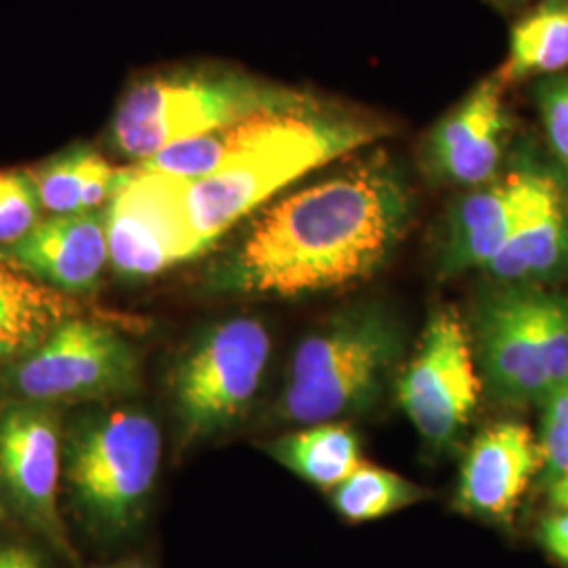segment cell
I'll return each instance as SVG.
<instances>
[{
    "mask_svg": "<svg viewBox=\"0 0 568 568\" xmlns=\"http://www.w3.org/2000/svg\"><path fill=\"white\" fill-rule=\"evenodd\" d=\"M528 0H490L493 7L501 9V11H511V9H518L523 4H527Z\"/></svg>",
    "mask_w": 568,
    "mask_h": 568,
    "instance_id": "83f0119b",
    "label": "cell"
},
{
    "mask_svg": "<svg viewBox=\"0 0 568 568\" xmlns=\"http://www.w3.org/2000/svg\"><path fill=\"white\" fill-rule=\"evenodd\" d=\"M81 312L82 305L68 293L0 257V371L18 363Z\"/></svg>",
    "mask_w": 568,
    "mask_h": 568,
    "instance_id": "2e32d148",
    "label": "cell"
},
{
    "mask_svg": "<svg viewBox=\"0 0 568 568\" xmlns=\"http://www.w3.org/2000/svg\"><path fill=\"white\" fill-rule=\"evenodd\" d=\"M541 453H544V483L568 474V377L544 398Z\"/></svg>",
    "mask_w": 568,
    "mask_h": 568,
    "instance_id": "603a6c76",
    "label": "cell"
},
{
    "mask_svg": "<svg viewBox=\"0 0 568 568\" xmlns=\"http://www.w3.org/2000/svg\"><path fill=\"white\" fill-rule=\"evenodd\" d=\"M163 434L133 406L81 415L63 438V483L98 537L119 539L142 523L156 487Z\"/></svg>",
    "mask_w": 568,
    "mask_h": 568,
    "instance_id": "5b68a950",
    "label": "cell"
},
{
    "mask_svg": "<svg viewBox=\"0 0 568 568\" xmlns=\"http://www.w3.org/2000/svg\"><path fill=\"white\" fill-rule=\"evenodd\" d=\"M0 568H49L37 548L13 541H0Z\"/></svg>",
    "mask_w": 568,
    "mask_h": 568,
    "instance_id": "484cf974",
    "label": "cell"
},
{
    "mask_svg": "<svg viewBox=\"0 0 568 568\" xmlns=\"http://www.w3.org/2000/svg\"><path fill=\"white\" fill-rule=\"evenodd\" d=\"M413 192L375 150L284 196L251 222L209 274L217 293L295 300L371 278L403 241Z\"/></svg>",
    "mask_w": 568,
    "mask_h": 568,
    "instance_id": "6da1fadb",
    "label": "cell"
},
{
    "mask_svg": "<svg viewBox=\"0 0 568 568\" xmlns=\"http://www.w3.org/2000/svg\"><path fill=\"white\" fill-rule=\"evenodd\" d=\"M265 448L305 483L331 490L365 466L358 434L339 422L302 426Z\"/></svg>",
    "mask_w": 568,
    "mask_h": 568,
    "instance_id": "d6986e66",
    "label": "cell"
},
{
    "mask_svg": "<svg viewBox=\"0 0 568 568\" xmlns=\"http://www.w3.org/2000/svg\"><path fill=\"white\" fill-rule=\"evenodd\" d=\"M480 392L467 323L453 305H438L396 377L398 405L432 447L450 448L464 436Z\"/></svg>",
    "mask_w": 568,
    "mask_h": 568,
    "instance_id": "9c48e42d",
    "label": "cell"
},
{
    "mask_svg": "<svg viewBox=\"0 0 568 568\" xmlns=\"http://www.w3.org/2000/svg\"><path fill=\"white\" fill-rule=\"evenodd\" d=\"M506 84L499 72L488 77L436 122L422 156L429 180L476 187L499 175L509 126Z\"/></svg>",
    "mask_w": 568,
    "mask_h": 568,
    "instance_id": "4fadbf2b",
    "label": "cell"
},
{
    "mask_svg": "<svg viewBox=\"0 0 568 568\" xmlns=\"http://www.w3.org/2000/svg\"><path fill=\"white\" fill-rule=\"evenodd\" d=\"M103 568H121V565H116V567H103Z\"/></svg>",
    "mask_w": 568,
    "mask_h": 568,
    "instance_id": "f546056e",
    "label": "cell"
},
{
    "mask_svg": "<svg viewBox=\"0 0 568 568\" xmlns=\"http://www.w3.org/2000/svg\"><path fill=\"white\" fill-rule=\"evenodd\" d=\"M426 497V488L406 480L400 474L366 464L331 493L333 508L349 523L382 520Z\"/></svg>",
    "mask_w": 568,
    "mask_h": 568,
    "instance_id": "44dd1931",
    "label": "cell"
},
{
    "mask_svg": "<svg viewBox=\"0 0 568 568\" xmlns=\"http://www.w3.org/2000/svg\"><path fill=\"white\" fill-rule=\"evenodd\" d=\"M539 541L556 562L568 568V509H556L541 523Z\"/></svg>",
    "mask_w": 568,
    "mask_h": 568,
    "instance_id": "d4e9b609",
    "label": "cell"
},
{
    "mask_svg": "<svg viewBox=\"0 0 568 568\" xmlns=\"http://www.w3.org/2000/svg\"><path fill=\"white\" fill-rule=\"evenodd\" d=\"M121 568H152L150 565H145L143 560H126L122 562Z\"/></svg>",
    "mask_w": 568,
    "mask_h": 568,
    "instance_id": "f1b7e54d",
    "label": "cell"
},
{
    "mask_svg": "<svg viewBox=\"0 0 568 568\" xmlns=\"http://www.w3.org/2000/svg\"><path fill=\"white\" fill-rule=\"evenodd\" d=\"M493 284L544 286L568 276L567 192L532 215L483 270Z\"/></svg>",
    "mask_w": 568,
    "mask_h": 568,
    "instance_id": "e0dca14e",
    "label": "cell"
},
{
    "mask_svg": "<svg viewBox=\"0 0 568 568\" xmlns=\"http://www.w3.org/2000/svg\"><path fill=\"white\" fill-rule=\"evenodd\" d=\"M0 520H2V509H0Z\"/></svg>",
    "mask_w": 568,
    "mask_h": 568,
    "instance_id": "4dcf8cb0",
    "label": "cell"
},
{
    "mask_svg": "<svg viewBox=\"0 0 568 568\" xmlns=\"http://www.w3.org/2000/svg\"><path fill=\"white\" fill-rule=\"evenodd\" d=\"M63 438L55 406L11 400L0 410V493L70 562H79L60 509Z\"/></svg>",
    "mask_w": 568,
    "mask_h": 568,
    "instance_id": "8fae6325",
    "label": "cell"
},
{
    "mask_svg": "<svg viewBox=\"0 0 568 568\" xmlns=\"http://www.w3.org/2000/svg\"><path fill=\"white\" fill-rule=\"evenodd\" d=\"M467 331L483 387L501 405L544 403L568 377V295L493 284L478 295Z\"/></svg>",
    "mask_w": 568,
    "mask_h": 568,
    "instance_id": "8992f818",
    "label": "cell"
},
{
    "mask_svg": "<svg viewBox=\"0 0 568 568\" xmlns=\"http://www.w3.org/2000/svg\"><path fill=\"white\" fill-rule=\"evenodd\" d=\"M541 469V445L525 424L499 422L485 427L462 464L457 508L485 520L508 523Z\"/></svg>",
    "mask_w": 568,
    "mask_h": 568,
    "instance_id": "5bb4252c",
    "label": "cell"
},
{
    "mask_svg": "<svg viewBox=\"0 0 568 568\" xmlns=\"http://www.w3.org/2000/svg\"><path fill=\"white\" fill-rule=\"evenodd\" d=\"M405 352L386 305H352L295 347L274 417L288 426L337 422L375 405Z\"/></svg>",
    "mask_w": 568,
    "mask_h": 568,
    "instance_id": "3957f363",
    "label": "cell"
},
{
    "mask_svg": "<svg viewBox=\"0 0 568 568\" xmlns=\"http://www.w3.org/2000/svg\"><path fill=\"white\" fill-rule=\"evenodd\" d=\"M103 213L110 264L122 281L156 278L204 253L183 213L182 178L143 164L124 169Z\"/></svg>",
    "mask_w": 568,
    "mask_h": 568,
    "instance_id": "30bf717a",
    "label": "cell"
},
{
    "mask_svg": "<svg viewBox=\"0 0 568 568\" xmlns=\"http://www.w3.org/2000/svg\"><path fill=\"white\" fill-rule=\"evenodd\" d=\"M0 257L61 293H91L110 262L105 213L51 215L18 243L0 246Z\"/></svg>",
    "mask_w": 568,
    "mask_h": 568,
    "instance_id": "9a60e30c",
    "label": "cell"
},
{
    "mask_svg": "<svg viewBox=\"0 0 568 568\" xmlns=\"http://www.w3.org/2000/svg\"><path fill=\"white\" fill-rule=\"evenodd\" d=\"M548 499L551 508L568 509V474L549 483Z\"/></svg>",
    "mask_w": 568,
    "mask_h": 568,
    "instance_id": "4316f807",
    "label": "cell"
},
{
    "mask_svg": "<svg viewBox=\"0 0 568 568\" xmlns=\"http://www.w3.org/2000/svg\"><path fill=\"white\" fill-rule=\"evenodd\" d=\"M272 354L267 326L236 316L203 331L171 373V398L182 447L203 443L243 419Z\"/></svg>",
    "mask_w": 568,
    "mask_h": 568,
    "instance_id": "52a82bcc",
    "label": "cell"
},
{
    "mask_svg": "<svg viewBox=\"0 0 568 568\" xmlns=\"http://www.w3.org/2000/svg\"><path fill=\"white\" fill-rule=\"evenodd\" d=\"M133 344L112 326L82 316L61 323L41 345L0 371L9 400L70 405L121 398L140 389Z\"/></svg>",
    "mask_w": 568,
    "mask_h": 568,
    "instance_id": "ba28073f",
    "label": "cell"
},
{
    "mask_svg": "<svg viewBox=\"0 0 568 568\" xmlns=\"http://www.w3.org/2000/svg\"><path fill=\"white\" fill-rule=\"evenodd\" d=\"M568 68V0H541L509 32L506 82L527 77H554Z\"/></svg>",
    "mask_w": 568,
    "mask_h": 568,
    "instance_id": "ffe728a7",
    "label": "cell"
},
{
    "mask_svg": "<svg viewBox=\"0 0 568 568\" xmlns=\"http://www.w3.org/2000/svg\"><path fill=\"white\" fill-rule=\"evenodd\" d=\"M325 100L225 65H185L148 74L124 91L110 124L112 148L145 161L173 143L270 112H307Z\"/></svg>",
    "mask_w": 568,
    "mask_h": 568,
    "instance_id": "7a4b0ae2",
    "label": "cell"
},
{
    "mask_svg": "<svg viewBox=\"0 0 568 568\" xmlns=\"http://www.w3.org/2000/svg\"><path fill=\"white\" fill-rule=\"evenodd\" d=\"M386 133L382 122L325 108L286 140L257 148L211 175L182 178L183 213L196 243L206 253L225 232L286 185L358 152Z\"/></svg>",
    "mask_w": 568,
    "mask_h": 568,
    "instance_id": "277c9868",
    "label": "cell"
},
{
    "mask_svg": "<svg viewBox=\"0 0 568 568\" xmlns=\"http://www.w3.org/2000/svg\"><path fill=\"white\" fill-rule=\"evenodd\" d=\"M537 103L549 145L568 169V77L554 74L537 84Z\"/></svg>",
    "mask_w": 568,
    "mask_h": 568,
    "instance_id": "cb8c5ba5",
    "label": "cell"
},
{
    "mask_svg": "<svg viewBox=\"0 0 568 568\" xmlns=\"http://www.w3.org/2000/svg\"><path fill=\"white\" fill-rule=\"evenodd\" d=\"M42 204L30 169L0 171V246L18 243L41 222Z\"/></svg>",
    "mask_w": 568,
    "mask_h": 568,
    "instance_id": "7402d4cb",
    "label": "cell"
},
{
    "mask_svg": "<svg viewBox=\"0 0 568 568\" xmlns=\"http://www.w3.org/2000/svg\"><path fill=\"white\" fill-rule=\"evenodd\" d=\"M30 175L37 183L42 211L70 215L100 211L110 203L124 169L112 166L95 148L77 143L30 169Z\"/></svg>",
    "mask_w": 568,
    "mask_h": 568,
    "instance_id": "ac0fdd59",
    "label": "cell"
},
{
    "mask_svg": "<svg viewBox=\"0 0 568 568\" xmlns=\"http://www.w3.org/2000/svg\"><path fill=\"white\" fill-rule=\"evenodd\" d=\"M562 192L549 171L532 164L471 187L448 211L438 253L440 274L483 270L532 215Z\"/></svg>",
    "mask_w": 568,
    "mask_h": 568,
    "instance_id": "7c38bea8",
    "label": "cell"
}]
</instances>
